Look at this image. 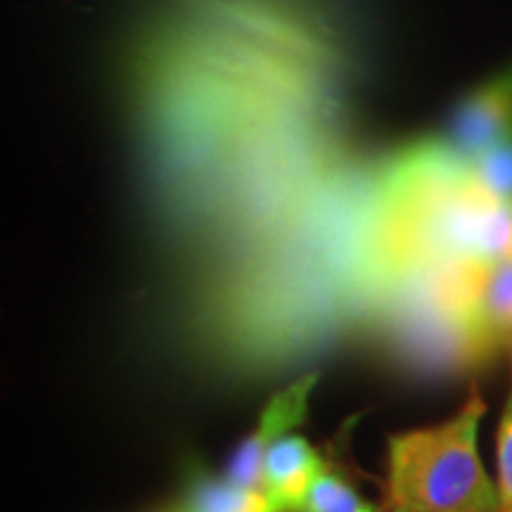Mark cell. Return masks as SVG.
<instances>
[{
  "label": "cell",
  "instance_id": "obj_1",
  "mask_svg": "<svg viewBox=\"0 0 512 512\" xmlns=\"http://www.w3.org/2000/svg\"><path fill=\"white\" fill-rule=\"evenodd\" d=\"M484 413L475 392L451 420L389 439L394 512H501L498 486L486 475L477 448Z\"/></svg>",
  "mask_w": 512,
  "mask_h": 512
},
{
  "label": "cell",
  "instance_id": "obj_2",
  "mask_svg": "<svg viewBox=\"0 0 512 512\" xmlns=\"http://www.w3.org/2000/svg\"><path fill=\"white\" fill-rule=\"evenodd\" d=\"M316 382V373L306 375L302 380L287 384L285 389H280L268 401L256 432L249 434V439H245V444L235 451L233 460H230L226 475L230 482L249 486V489H261V470H264L268 448L304 420L306 411H309V396Z\"/></svg>",
  "mask_w": 512,
  "mask_h": 512
},
{
  "label": "cell",
  "instance_id": "obj_3",
  "mask_svg": "<svg viewBox=\"0 0 512 512\" xmlns=\"http://www.w3.org/2000/svg\"><path fill=\"white\" fill-rule=\"evenodd\" d=\"M448 138L458 152L472 159L512 138V72L486 83L458 107Z\"/></svg>",
  "mask_w": 512,
  "mask_h": 512
},
{
  "label": "cell",
  "instance_id": "obj_4",
  "mask_svg": "<svg viewBox=\"0 0 512 512\" xmlns=\"http://www.w3.org/2000/svg\"><path fill=\"white\" fill-rule=\"evenodd\" d=\"M323 467L316 448L299 434H285L275 441L261 470V491L268 501V512H299Z\"/></svg>",
  "mask_w": 512,
  "mask_h": 512
},
{
  "label": "cell",
  "instance_id": "obj_5",
  "mask_svg": "<svg viewBox=\"0 0 512 512\" xmlns=\"http://www.w3.org/2000/svg\"><path fill=\"white\" fill-rule=\"evenodd\" d=\"M188 512H268V501L261 489L235 484L230 479H197L192 484Z\"/></svg>",
  "mask_w": 512,
  "mask_h": 512
},
{
  "label": "cell",
  "instance_id": "obj_6",
  "mask_svg": "<svg viewBox=\"0 0 512 512\" xmlns=\"http://www.w3.org/2000/svg\"><path fill=\"white\" fill-rule=\"evenodd\" d=\"M467 183L491 200L512 202V138L472 159Z\"/></svg>",
  "mask_w": 512,
  "mask_h": 512
},
{
  "label": "cell",
  "instance_id": "obj_7",
  "mask_svg": "<svg viewBox=\"0 0 512 512\" xmlns=\"http://www.w3.org/2000/svg\"><path fill=\"white\" fill-rule=\"evenodd\" d=\"M299 512H380L375 505L363 501L354 486L344 482L337 472L323 470L313 479L309 494H306Z\"/></svg>",
  "mask_w": 512,
  "mask_h": 512
},
{
  "label": "cell",
  "instance_id": "obj_8",
  "mask_svg": "<svg viewBox=\"0 0 512 512\" xmlns=\"http://www.w3.org/2000/svg\"><path fill=\"white\" fill-rule=\"evenodd\" d=\"M496 463H498V498L501 512H512V392L508 406L498 422L496 434Z\"/></svg>",
  "mask_w": 512,
  "mask_h": 512
},
{
  "label": "cell",
  "instance_id": "obj_9",
  "mask_svg": "<svg viewBox=\"0 0 512 512\" xmlns=\"http://www.w3.org/2000/svg\"><path fill=\"white\" fill-rule=\"evenodd\" d=\"M174 512H188V510H185V508H183V505H181V508H178V510H174Z\"/></svg>",
  "mask_w": 512,
  "mask_h": 512
},
{
  "label": "cell",
  "instance_id": "obj_10",
  "mask_svg": "<svg viewBox=\"0 0 512 512\" xmlns=\"http://www.w3.org/2000/svg\"><path fill=\"white\" fill-rule=\"evenodd\" d=\"M510 347H512V337H510Z\"/></svg>",
  "mask_w": 512,
  "mask_h": 512
}]
</instances>
